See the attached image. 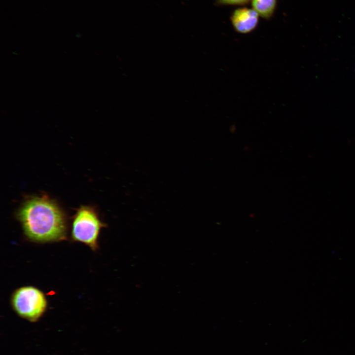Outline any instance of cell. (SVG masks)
Wrapping results in <instances>:
<instances>
[{
	"instance_id": "cell-4",
	"label": "cell",
	"mask_w": 355,
	"mask_h": 355,
	"mask_svg": "<svg viewBox=\"0 0 355 355\" xmlns=\"http://www.w3.org/2000/svg\"><path fill=\"white\" fill-rule=\"evenodd\" d=\"M259 14L252 8L247 7L235 9L231 16V21L235 30L241 34H247L256 27Z\"/></svg>"
},
{
	"instance_id": "cell-3",
	"label": "cell",
	"mask_w": 355,
	"mask_h": 355,
	"mask_svg": "<svg viewBox=\"0 0 355 355\" xmlns=\"http://www.w3.org/2000/svg\"><path fill=\"white\" fill-rule=\"evenodd\" d=\"M12 305L20 317L35 321L44 312L47 301L40 290L28 286L18 288L14 292L12 297Z\"/></svg>"
},
{
	"instance_id": "cell-1",
	"label": "cell",
	"mask_w": 355,
	"mask_h": 355,
	"mask_svg": "<svg viewBox=\"0 0 355 355\" xmlns=\"http://www.w3.org/2000/svg\"><path fill=\"white\" fill-rule=\"evenodd\" d=\"M18 217L30 240L49 242L64 240L67 222L61 209L46 196L32 197L21 207Z\"/></svg>"
},
{
	"instance_id": "cell-5",
	"label": "cell",
	"mask_w": 355,
	"mask_h": 355,
	"mask_svg": "<svg viewBox=\"0 0 355 355\" xmlns=\"http://www.w3.org/2000/svg\"><path fill=\"white\" fill-rule=\"evenodd\" d=\"M251 5L259 16L262 18L268 19L273 14L276 4L277 0H251Z\"/></svg>"
},
{
	"instance_id": "cell-2",
	"label": "cell",
	"mask_w": 355,
	"mask_h": 355,
	"mask_svg": "<svg viewBox=\"0 0 355 355\" xmlns=\"http://www.w3.org/2000/svg\"><path fill=\"white\" fill-rule=\"evenodd\" d=\"M105 226L94 208L82 206L73 217L72 238L74 241L83 243L96 250L98 248L97 242L100 232Z\"/></svg>"
},
{
	"instance_id": "cell-6",
	"label": "cell",
	"mask_w": 355,
	"mask_h": 355,
	"mask_svg": "<svg viewBox=\"0 0 355 355\" xmlns=\"http://www.w3.org/2000/svg\"><path fill=\"white\" fill-rule=\"evenodd\" d=\"M251 0H217L218 3L224 5H243Z\"/></svg>"
}]
</instances>
